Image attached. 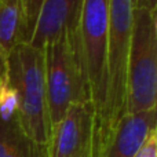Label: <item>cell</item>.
<instances>
[{
	"mask_svg": "<svg viewBox=\"0 0 157 157\" xmlns=\"http://www.w3.org/2000/svg\"><path fill=\"white\" fill-rule=\"evenodd\" d=\"M132 21V0H109L105 105L99 125L91 130L90 157L99 156L110 132L127 114V71Z\"/></svg>",
	"mask_w": 157,
	"mask_h": 157,
	"instance_id": "obj_1",
	"label": "cell"
},
{
	"mask_svg": "<svg viewBox=\"0 0 157 157\" xmlns=\"http://www.w3.org/2000/svg\"><path fill=\"white\" fill-rule=\"evenodd\" d=\"M8 76L18 97L19 128L33 142L47 146L51 127L47 110L44 50L18 43L8 55Z\"/></svg>",
	"mask_w": 157,
	"mask_h": 157,
	"instance_id": "obj_2",
	"label": "cell"
},
{
	"mask_svg": "<svg viewBox=\"0 0 157 157\" xmlns=\"http://www.w3.org/2000/svg\"><path fill=\"white\" fill-rule=\"evenodd\" d=\"M72 30L86 97L92 109L94 130L99 125L105 105L109 0H83Z\"/></svg>",
	"mask_w": 157,
	"mask_h": 157,
	"instance_id": "obj_3",
	"label": "cell"
},
{
	"mask_svg": "<svg viewBox=\"0 0 157 157\" xmlns=\"http://www.w3.org/2000/svg\"><path fill=\"white\" fill-rule=\"evenodd\" d=\"M157 109V10L134 8L127 71V113Z\"/></svg>",
	"mask_w": 157,
	"mask_h": 157,
	"instance_id": "obj_4",
	"label": "cell"
},
{
	"mask_svg": "<svg viewBox=\"0 0 157 157\" xmlns=\"http://www.w3.org/2000/svg\"><path fill=\"white\" fill-rule=\"evenodd\" d=\"M44 62L47 110L52 130L72 105L88 103L72 28H66L44 47Z\"/></svg>",
	"mask_w": 157,
	"mask_h": 157,
	"instance_id": "obj_5",
	"label": "cell"
},
{
	"mask_svg": "<svg viewBox=\"0 0 157 157\" xmlns=\"http://www.w3.org/2000/svg\"><path fill=\"white\" fill-rule=\"evenodd\" d=\"M92 109L88 103H75L51 130L48 157H77L88 147Z\"/></svg>",
	"mask_w": 157,
	"mask_h": 157,
	"instance_id": "obj_6",
	"label": "cell"
},
{
	"mask_svg": "<svg viewBox=\"0 0 157 157\" xmlns=\"http://www.w3.org/2000/svg\"><path fill=\"white\" fill-rule=\"evenodd\" d=\"M155 130H157V109L127 113L110 132L98 157H135Z\"/></svg>",
	"mask_w": 157,
	"mask_h": 157,
	"instance_id": "obj_7",
	"label": "cell"
},
{
	"mask_svg": "<svg viewBox=\"0 0 157 157\" xmlns=\"http://www.w3.org/2000/svg\"><path fill=\"white\" fill-rule=\"evenodd\" d=\"M81 4L83 0H46L29 44L44 50L66 28H72L76 24Z\"/></svg>",
	"mask_w": 157,
	"mask_h": 157,
	"instance_id": "obj_8",
	"label": "cell"
},
{
	"mask_svg": "<svg viewBox=\"0 0 157 157\" xmlns=\"http://www.w3.org/2000/svg\"><path fill=\"white\" fill-rule=\"evenodd\" d=\"M21 0H0V50L10 55L21 37Z\"/></svg>",
	"mask_w": 157,
	"mask_h": 157,
	"instance_id": "obj_9",
	"label": "cell"
},
{
	"mask_svg": "<svg viewBox=\"0 0 157 157\" xmlns=\"http://www.w3.org/2000/svg\"><path fill=\"white\" fill-rule=\"evenodd\" d=\"M4 157H48V150L47 146L28 138L18 125Z\"/></svg>",
	"mask_w": 157,
	"mask_h": 157,
	"instance_id": "obj_10",
	"label": "cell"
},
{
	"mask_svg": "<svg viewBox=\"0 0 157 157\" xmlns=\"http://www.w3.org/2000/svg\"><path fill=\"white\" fill-rule=\"evenodd\" d=\"M17 110H18V97L11 84L7 66V69L0 75V119L4 121L17 119Z\"/></svg>",
	"mask_w": 157,
	"mask_h": 157,
	"instance_id": "obj_11",
	"label": "cell"
},
{
	"mask_svg": "<svg viewBox=\"0 0 157 157\" xmlns=\"http://www.w3.org/2000/svg\"><path fill=\"white\" fill-rule=\"evenodd\" d=\"M46 0H21L22 10V22H21V37L19 43H30L33 33H35L37 19L40 15L41 7Z\"/></svg>",
	"mask_w": 157,
	"mask_h": 157,
	"instance_id": "obj_12",
	"label": "cell"
},
{
	"mask_svg": "<svg viewBox=\"0 0 157 157\" xmlns=\"http://www.w3.org/2000/svg\"><path fill=\"white\" fill-rule=\"evenodd\" d=\"M17 127H18L17 119H13L10 121L0 119V157H4L7 153Z\"/></svg>",
	"mask_w": 157,
	"mask_h": 157,
	"instance_id": "obj_13",
	"label": "cell"
},
{
	"mask_svg": "<svg viewBox=\"0 0 157 157\" xmlns=\"http://www.w3.org/2000/svg\"><path fill=\"white\" fill-rule=\"evenodd\" d=\"M135 157H157V130L150 132Z\"/></svg>",
	"mask_w": 157,
	"mask_h": 157,
	"instance_id": "obj_14",
	"label": "cell"
},
{
	"mask_svg": "<svg viewBox=\"0 0 157 157\" xmlns=\"http://www.w3.org/2000/svg\"><path fill=\"white\" fill-rule=\"evenodd\" d=\"M134 8H145V10H157V0H132Z\"/></svg>",
	"mask_w": 157,
	"mask_h": 157,
	"instance_id": "obj_15",
	"label": "cell"
},
{
	"mask_svg": "<svg viewBox=\"0 0 157 157\" xmlns=\"http://www.w3.org/2000/svg\"><path fill=\"white\" fill-rule=\"evenodd\" d=\"M7 66H8V57L3 54L2 50H0V75L7 69Z\"/></svg>",
	"mask_w": 157,
	"mask_h": 157,
	"instance_id": "obj_16",
	"label": "cell"
},
{
	"mask_svg": "<svg viewBox=\"0 0 157 157\" xmlns=\"http://www.w3.org/2000/svg\"><path fill=\"white\" fill-rule=\"evenodd\" d=\"M77 157H90V147H87V149L84 150L83 153H80Z\"/></svg>",
	"mask_w": 157,
	"mask_h": 157,
	"instance_id": "obj_17",
	"label": "cell"
}]
</instances>
